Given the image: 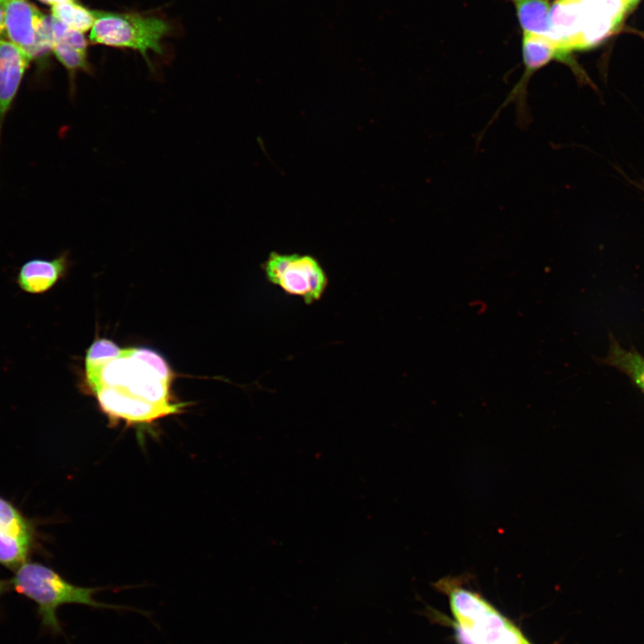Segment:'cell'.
Here are the masks:
<instances>
[{
    "instance_id": "cell-16",
    "label": "cell",
    "mask_w": 644,
    "mask_h": 644,
    "mask_svg": "<svg viewBox=\"0 0 644 644\" xmlns=\"http://www.w3.org/2000/svg\"><path fill=\"white\" fill-rule=\"evenodd\" d=\"M31 540L18 538L0 530V564L9 569L16 570L26 562Z\"/></svg>"
},
{
    "instance_id": "cell-5",
    "label": "cell",
    "mask_w": 644,
    "mask_h": 644,
    "mask_svg": "<svg viewBox=\"0 0 644 644\" xmlns=\"http://www.w3.org/2000/svg\"><path fill=\"white\" fill-rule=\"evenodd\" d=\"M171 30V24L157 15L97 10L89 38L95 45L136 51L152 67L148 53L163 54V40Z\"/></svg>"
},
{
    "instance_id": "cell-18",
    "label": "cell",
    "mask_w": 644,
    "mask_h": 644,
    "mask_svg": "<svg viewBox=\"0 0 644 644\" xmlns=\"http://www.w3.org/2000/svg\"><path fill=\"white\" fill-rule=\"evenodd\" d=\"M609 362L628 373L632 379L644 378V359L635 352L623 350L614 343L609 354Z\"/></svg>"
},
{
    "instance_id": "cell-8",
    "label": "cell",
    "mask_w": 644,
    "mask_h": 644,
    "mask_svg": "<svg viewBox=\"0 0 644 644\" xmlns=\"http://www.w3.org/2000/svg\"><path fill=\"white\" fill-rule=\"evenodd\" d=\"M96 395L102 411L114 424L124 421L128 425L150 424L161 418L177 414L185 403L164 406L133 396L121 389L101 386Z\"/></svg>"
},
{
    "instance_id": "cell-2",
    "label": "cell",
    "mask_w": 644,
    "mask_h": 644,
    "mask_svg": "<svg viewBox=\"0 0 644 644\" xmlns=\"http://www.w3.org/2000/svg\"><path fill=\"white\" fill-rule=\"evenodd\" d=\"M11 583L17 593L37 604V614L42 626L53 634L63 633L57 610L64 605L123 609L119 606L98 602L93 597L97 592L105 589L74 585L52 568L37 562H25L19 566Z\"/></svg>"
},
{
    "instance_id": "cell-15",
    "label": "cell",
    "mask_w": 644,
    "mask_h": 644,
    "mask_svg": "<svg viewBox=\"0 0 644 644\" xmlns=\"http://www.w3.org/2000/svg\"><path fill=\"white\" fill-rule=\"evenodd\" d=\"M51 16L69 29L85 33L91 30L97 10L88 8L76 0H70L52 5Z\"/></svg>"
},
{
    "instance_id": "cell-22",
    "label": "cell",
    "mask_w": 644,
    "mask_h": 644,
    "mask_svg": "<svg viewBox=\"0 0 644 644\" xmlns=\"http://www.w3.org/2000/svg\"><path fill=\"white\" fill-rule=\"evenodd\" d=\"M39 1L42 2V3H45V4H50V5L52 6V5H54V4H59V3H63V2H65V1H70V0H39Z\"/></svg>"
},
{
    "instance_id": "cell-1",
    "label": "cell",
    "mask_w": 644,
    "mask_h": 644,
    "mask_svg": "<svg viewBox=\"0 0 644 644\" xmlns=\"http://www.w3.org/2000/svg\"><path fill=\"white\" fill-rule=\"evenodd\" d=\"M628 12L623 0H555L550 34L570 52L586 50L613 34Z\"/></svg>"
},
{
    "instance_id": "cell-19",
    "label": "cell",
    "mask_w": 644,
    "mask_h": 644,
    "mask_svg": "<svg viewBox=\"0 0 644 644\" xmlns=\"http://www.w3.org/2000/svg\"><path fill=\"white\" fill-rule=\"evenodd\" d=\"M11 588V580H0V597L9 591Z\"/></svg>"
},
{
    "instance_id": "cell-6",
    "label": "cell",
    "mask_w": 644,
    "mask_h": 644,
    "mask_svg": "<svg viewBox=\"0 0 644 644\" xmlns=\"http://www.w3.org/2000/svg\"><path fill=\"white\" fill-rule=\"evenodd\" d=\"M261 267L268 283L307 305L320 301L328 286L326 270L309 254L271 251Z\"/></svg>"
},
{
    "instance_id": "cell-23",
    "label": "cell",
    "mask_w": 644,
    "mask_h": 644,
    "mask_svg": "<svg viewBox=\"0 0 644 644\" xmlns=\"http://www.w3.org/2000/svg\"><path fill=\"white\" fill-rule=\"evenodd\" d=\"M635 383L638 385L640 388H641L644 391V378L642 377H635L633 378Z\"/></svg>"
},
{
    "instance_id": "cell-3",
    "label": "cell",
    "mask_w": 644,
    "mask_h": 644,
    "mask_svg": "<svg viewBox=\"0 0 644 644\" xmlns=\"http://www.w3.org/2000/svg\"><path fill=\"white\" fill-rule=\"evenodd\" d=\"M172 370L157 352L146 348L123 349L118 358L107 363L101 371V386L121 389L152 403L171 406Z\"/></svg>"
},
{
    "instance_id": "cell-24",
    "label": "cell",
    "mask_w": 644,
    "mask_h": 644,
    "mask_svg": "<svg viewBox=\"0 0 644 644\" xmlns=\"http://www.w3.org/2000/svg\"><path fill=\"white\" fill-rule=\"evenodd\" d=\"M7 1H9V0H0V4H4L6 3Z\"/></svg>"
},
{
    "instance_id": "cell-11",
    "label": "cell",
    "mask_w": 644,
    "mask_h": 644,
    "mask_svg": "<svg viewBox=\"0 0 644 644\" xmlns=\"http://www.w3.org/2000/svg\"><path fill=\"white\" fill-rule=\"evenodd\" d=\"M66 268V258L54 259L33 258L24 263L19 270L17 284L29 293H43L51 289L63 276Z\"/></svg>"
},
{
    "instance_id": "cell-12",
    "label": "cell",
    "mask_w": 644,
    "mask_h": 644,
    "mask_svg": "<svg viewBox=\"0 0 644 644\" xmlns=\"http://www.w3.org/2000/svg\"><path fill=\"white\" fill-rule=\"evenodd\" d=\"M521 52L524 73L511 93L509 99L515 98L517 96L522 97V94L525 93L524 89L531 75L552 60H557V52L554 43L548 37L543 35L523 32Z\"/></svg>"
},
{
    "instance_id": "cell-4",
    "label": "cell",
    "mask_w": 644,
    "mask_h": 644,
    "mask_svg": "<svg viewBox=\"0 0 644 644\" xmlns=\"http://www.w3.org/2000/svg\"><path fill=\"white\" fill-rule=\"evenodd\" d=\"M437 586L448 593L462 644H530L519 629L479 594L451 578L440 580Z\"/></svg>"
},
{
    "instance_id": "cell-14",
    "label": "cell",
    "mask_w": 644,
    "mask_h": 644,
    "mask_svg": "<svg viewBox=\"0 0 644 644\" xmlns=\"http://www.w3.org/2000/svg\"><path fill=\"white\" fill-rule=\"evenodd\" d=\"M123 350L108 339H97L88 349L85 359L86 382L93 392L99 383L104 367L122 355Z\"/></svg>"
},
{
    "instance_id": "cell-20",
    "label": "cell",
    "mask_w": 644,
    "mask_h": 644,
    "mask_svg": "<svg viewBox=\"0 0 644 644\" xmlns=\"http://www.w3.org/2000/svg\"><path fill=\"white\" fill-rule=\"evenodd\" d=\"M5 31L4 18V6L0 4V38Z\"/></svg>"
},
{
    "instance_id": "cell-9",
    "label": "cell",
    "mask_w": 644,
    "mask_h": 644,
    "mask_svg": "<svg viewBox=\"0 0 644 644\" xmlns=\"http://www.w3.org/2000/svg\"><path fill=\"white\" fill-rule=\"evenodd\" d=\"M31 59L19 46L0 38V142L5 117L13 107Z\"/></svg>"
},
{
    "instance_id": "cell-13",
    "label": "cell",
    "mask_w": 644,
    "mask_h": 644,
    "mask_svg": "<svg viewBox=\"0 0 644 644\" xmlns=\"http://www.w3.org/2000/svg\"><path fill=\"white\" fill-rule=\"evenodd\" d=\"M523 32L548 36L550 0H512Z\"/></svg>"
},
{
    "instance_id": "cell-7",
    "label": "cell",
    "mask_w": 644,
    "mask_h": 644,
    "mask_svg": "<svg viewBox=\"0 0 644 644\" xmlns=\"http://www.w3.org/2000/svg\"><path fill=\"white\" fill-rule=\"evenodd\" d=\"M6 35L32 58L52 51V18L45 16L28 0H9L3 4Z\"/></svg>"
},
{
    "instance_id": "cell-21",
    "label": "cell",
    "mask_w": 644,
    "mask_h": 644,
    "mask_svg": "<svg viewBox=\"0 0 644 644\" xmlns=\"http://www.w3.org/2000/svg\"><path fill=\"white\" fill-rule=\"evenodd\" d=\"M627 9L630 11L640 2V0H623Z\"/></svg>"
},
{
    "instance_id": "cell-10",
    "label": "cell",
    "mask_w": 644,
    "mask_h": 644,
    "mask_svg": "<svg viewBox=\"0 0 644 644\" xmlns=\"http://www.w3.org/2000/svg\"><path fill=\"white\" fill-rule=\"evenodd\" d=\"M51 29L52 52L68 72L71 87L74 88V80L78 72H92L88 58V40L84 33L69 29L54 18H52Z\"/></svg>"
},
{
    "instance_id": "cell-17",
    "label": "cell",
    "mask_w": 644,
    "mask_h": 644,
    "mask_svg": "<svg viewBox=\"0 0 644 644\" xmlns=\"http://www.w3.org/2000/svg\"><path fill=\"white\" fill-rule=\"evenodd\" d=\"M0 530L18 538L32 539L29 521L9 501L0 496Z\"/></svg>"
}]
</instances>
